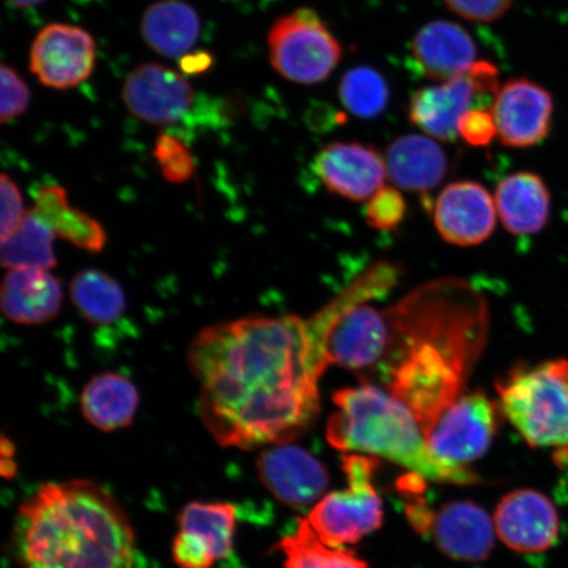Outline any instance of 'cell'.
Returning a JSON list of instances; mask_svg holds the SVG:
<instances>
[{"instance_id": "obj_35", "label": "cell", "mask_w": 568, "mask_h": 568, "mask_svg": "<svg viewBox=\"0 0 568 568\" xmlns=\"http://www.w3.org/2000/svg\"><path fill=\"white\" fill-rule=\"evenodd\" d=\"M497 134L491 111L474 109L465 113L458 123V136L473 146H486Z\"/></svg>"}, {"instance_id": "obj_6", "label": "cell", "mask_w": 568, "mask_h": 568, "mask_svg": "<svg viewBox=\"0 0 568 568\" xmlns=\"http://www.w3.org/2000/svg\"><path fill=\"white\" fill-rule=\"evenodd\" d=\"M376 468L378 462L372 456L354 453L344 456L347 488L325 495L307 517L325 544L343 548L382 527L383 503L374 488Z\"/></svg>"}, {"instance_id": "obj_32", "label": "cell", "mask_w": 568, "mask_h": 568, "mask_svg": "<svg viewBox=\"0 0 568 568\" xmlns=\"http://www.w3.org/2000/svg\"><path fill=\"white\" fill-rule=\"evenodd\" d=\"M0 81H2V111L0 122L7 123L17 119L27 111L31 101V91L26 81L16 70L2 63L0 67Z\"/></svg>"}, {"instance_id": "obj_26", "label": "cell", "mask_w": 568, "mask_h": 568, "mask_svg": "<svg viewBox=\"0 0 568 568\" xmlns=\"http://www.w3.org/2000/svg\"><path fill=\"white\" fill-rule=\"evenodd\" d=\"M70 295L80 314L95 325L115 323L126 310L123 287L101 270L78 273L71 281Z\"/></svg>"}, {"instance_id": "obj_18", "label": "cell", "mask_w": 568, "mask_h": 568, "mask_svg": "<svg viewBox=\"0 0 568 568\" xmlns=\"http://www.w3.org/2000/svg\"><path fill=\"white\" fill-rule=\"evenodd\" d=\"M418 70L435 81H449L477 62V45L464 27L447 20L430 21L412 41Z\"/></svg>"}, {"instance_id": "obj_37", "label": "cell", "mask_w": 568, "mask_h": 568, "mask_svg": "<svg viewBox=\"0 0 568 568\" xmlns=\"http://www.w3.org/2000/svg\"><path fill=\"white\" fill-rule=\"evenodd\" d=\"M212 65V55L209 52L184 54L181 59V69L184 74L196 75L207 71Z\"/></svg>"}, {"instance_id": "obj_20", "label": "cell", "mask_w": 568, "mask_h": 568, "mask_svg": "<svg viewBox=\"0 0 568 568\" xmlns=\"http://www.w3.org/2000/svg\"><path fill=\"white\" fill-rule=\"evenodd\" d=\"M495 204L504 229L520 236L541 232L550 219V191L535 173L504 178L497 184Z\"/></svg>"}, {"instance_id": "obj_39", "label": "cell", "mask_w": 568, "mask_h": 568, "mask_svg": "<svg viewBox=\"0 0 568 568\" xmlns=\"http://www.w3.org/2000/svg\"><path fill=\"white\" fill-rule=\"evenodd\" d=\"M9 2L13 6L23 7V9H30V7L47 2V0H9Z\"/></svg>"}, {"instance_id": "obj_8", "label": "cell", "mask_w": 568, "mask_h": 568, "mask_svg": "<svg viewBox=\"0 0 568 568\" xmlns=\"http://www.w3.org/2000/svg\"><path fill=\"white\" fill-rule=\"evenodd\" d=\"M497 69L491 62L477 61L466 73L436 87L417 90L410 98V122L430 138L453 141L466 112L480 109L481 101L499 91Z\"/></svg>"}, {"instance_id": "obj_5", "label": "cell", "mask_w": 568, "mask_h": 568, "mask_svg": "<svg viewBox=\"0 0 568 568\" xmlns=\"http://www.w3.org/2000/svg\"><path fill=\"white\" fill-rule=\"evenodd\" d=\"M499 408L535 449H554L568 459V359L516 367L496 382Z\"/></svg>"}, {"instance_id": "obj_11", "label": "cell", "mask_w": 568, "mask_h": 568, "mask_svg": "<svg viewBox=\"0 0 568 568\" xmlns=\"http://www.w3.org/2000/svg\"><path fill=\"white\" fill-rule=\"evenodd\" d=\"M257 471L267 491L295 509L315 507L329 486V474L322 462L291 444L274 445L262 452Z\"/></svg>"}, {"instance_id": "obj_14", "label": "cell", "mask_w": 568, "mask_h": 568, "mask_svg": "<svg viewBox=\"0 0 568 568\" xmlns=\"http://www.w3.org/2000/svg\"><path fill=\"white\" fill-rule=\"evenodd\" d=\"M495 529L509 549L542 552L552 548L559 537L558 509L548 496L536 489H516L497 504Z\"/></svg>"}, {"instance_id": "obj_33", "label": "cell", "mask_w": 568, "mask_h": 568, "mask_svg": "<svg viewBox=\"0 0 568 568\" xmlns=\"http://www.w3.org/2000/svg\"><path fill=\"white\" fill-rule=\"evenodd\" d=\"M447 9L474 23H493L506 16L514 0H444Z\"/></svg>"}, {"instance_id": "obj_17", "label": "cell", "mask_w": 568, "mask_h": 568, "mask_svg": "<svg viewBox=\"0 0 568 568\" xmlns=\"http://www.w3.org/2000/svg\"><path fill=\"white\" fill-rule=\"evenodd\" d=\"M429 532L446 557L462 562H480L494 549L491 518L473 501L445 504L433 513Z\"/></svg>"}, {"instance_id": "obj_7", "label": "cell", "mask_w": 568, "mask_h": 568, "mask_svg": "<svg viewBox=\"0 0 568 568\" xmlns=\"http://www.w3.org/2000/svg\"><path fill=\"white\" fill-rule=\"evenodd\" d=\"M270 63L297 84L323 82L337 68L343 47L314 10H296L275 21L267 34Z\"/></svg>"}, {"instance_id": "obj_27", "label": "cell", "mask_w": 568, "mask_h": 568, "mask_svg": "<svg viewBox=\"0 0 568 568\" xmlns=\"http://www.w3.org/2000/svg\"><path fill=\"white\" fill-rule=\"evenodd\" d=\"M54 237L52 226L38 212H27L18 230L2 241V266L52 268L57 264Z\"/></svg>"}, {"instance_id": "obj_10", "label": "cell", "mask_w": 568, "mask_h": 568, "mask_svg": "<svg viewBox=\"0 0 568 568\" xmlns=\"http://www.w3.org/2000/svg\"><path fill=\"white\" fill-rule=\"evenodd\" d=\"M97 45L80 27L49 24L33 41L30 69L47 88L68 90L88 81L94 70Z\"/></svg>"}, {"instance_id": "obj_29", "label": "cell", "mask_w": 568, "mask_h": 568, "mask_svg": "<svg viewBox=\"0 0 568 568\" xmlns=\"http://www.w3.org/2000/svg\"><path fill=\"white\" fill-rule=\"evenodd\" d=\"M338 97L352 115L373 119L386 110L389 101L388 83L378 70L368 67L354 68L341 80Z\"/></svg>"}, {"instance_id": "obj_16", "label": "cell", "mask_w": 568, "mask_h": 568, "mask_svg": "<svg viewBox=\"0 0 568 568\" xmlns=\"http://www.w3.org/2000/svg\"><path fill=\"white\" fill-rule=\"evenodd\" d=\"M496 204L481 184L473 181L450 183L438 195L433 217L447 243L473 246L485 243L496 226Z\"/></svg>"}, {"instance_id": "obj_24", "label": "cell", "mask_w": 568, "mask_h": 568, "mask_svg": "<svg viewBox=\"0 0 568 568\" xmlns=\"http://www.w3.org/2000/svg\"><path fill=\"white\" fill-rule=\"evenodd\" d=\"M34 211L52 226L55 236L91 253L101 252L106 236L103 226L88 213L71 207L67 190L44 184L36 191Z\"/></svg>"}, {"instance_id": "obj_36", "label": "cell", "mask_w": 568, "mask_h": 568, "mask_svg": "<svg viewBox=\"0 0 568 568\" xmlns=\"http://www.w3.org/2000/svg\"><path fill=\"white\" fill-rule=\"evenodd\" d=\"M173 559L180 568H212L217 562L196 538L181 529L174 538Z\"/></svg>"}, {"instance_id": "obj_9", "label": "cell", "mask_w": 568, "mask_h": 568, "mask_svg": "<svg viewBox=\"0 0 568 568\" xmlns=\"http://www.w3.org/2000/svg\"><path fill=\"white\" fill-rule=\"evenodd\" d=\"M497 406L485 393L462 395L425 433L438 459L466 467L485 456L497 429Z\"/></svg>"}, {"instance_id": "obj_15", "label": "cell", "mask_w": 568, "mask_h": 568, "mask_svg": "<svg viewBox=\"0 0 568 568\" xmlns=\"http://www.w3.org/2000/svg\"><path fill=\"white\" fill-rule=\"evenodd\" d=\"M315 173L331 193L359 202L385 187L387 163L359 142H332L317 154Z\"/></svg>"}, {"instance_id": "obj_28", "label": "cell", "mask_w": 568, "mask_h": 568, "mask_svg": "<svg viewBox=\"0 0 568 568\" xmlns=\"http://www.w3.org/2000/svg\"><path fill=\"white\" fill-rule=\"evenodd\" d=\"M275 549L286 557L284 568H368L353 551L325 544L307 518L300 521L294 535L281 539Z\"/></svg>"}, {"instance_id": "obj_21", "label": "cell", "mask_w": 568, "mask_h": 568, "mask_svg": "<svg viewBox=\"0 0 568 568\" xmlns=\"http://www.w3.org/2000/svg\"><path fill=\"white\" fill-rule=\"evenodd\" d=\"M387 173L397 187L422 193L438 186L449 162L443 148L422 134H407L389 145Z\"/></svg>"}, {"instance_id": "obj_22", "label": "cell", "mask_w": 568, "mask_h": 568, "mask_svg": "<svg viewBox=\"0 0 568 568\" xmlns=\"http://www.w3.org/2000/svg\"><path fill=\"white\" fill-rule=\"evenodd\" d=\"M140 404V395L131 379L118 373L95 375L81 395V410L92 426L113 432L130 426Z\"/></svg>"}, {"instance_id": "obj_34", "label": "cell", "mask_w": 568, "mask_h": 568, "mask_svg": "<svg viewBox=\"0 0 568 568\" xmlns=\"http://www.w3.org/2000/svg\"><path fill=\"white\" fill-rule=\"evenodd\" d=\"M0 197H2V216H0V237L2 241L10 237L26 216L23 197L17 183L7 174L0 178Z\"/></svg>"}, {"instance_id": "obj_3", "label": "cell", "mask_w": 568, "mask_h": 568, "mask_svg": "<svg viewBox=\"0 0 568 568\" xmlns=\"http://www.w3.org/2000/svg\"><path fill=\"white\" fill-rule=\"evenodd\" d=\"M23 568H139L130 518L95 481L48 483L21 504L12 535Z\"/></svg>"}, {"instance_id": "obj_31", "label": "cell", "mask_w": 568, "mask_h": 568, "mask_svg": "<svg viewBox=\"0 0 568 568\" xmlns=\"http://www.w3.org/2000/svg\"><path fill=\"white\" fill-rule=\"evenodd\" d=\"M407 204L399 190L383 187L368 199L366 205L367 223L375 230L394 231L406 217Z\"/></svg>"}, {"instance_id": "obj_2", "label": "cell", "mask_w": 568, "mask_h": 568, "mask_svg": "<svg viewBox=\"0 0 568 568\" xmlns=\"http://www.w3.org/2000/svg\"><path fill=\"white\" fill-rule=\"evenodd\" d=\"M387 312L393 339L382 367H387L389 393L426 433L464 395L485 351L487 303L470 283L438 280Z\"/></svg>"}, {"instance_id": "obj_19", "label": "cell", "mask_w": 568, "mask_h": 568, "mask_svg": "<svg viewBox=\"0 0 568 568\" xmlns=\"http://www.w3.org/2000/svg\"><path fill=\"white\" fill-rule=\"evenodd\" d=\"M0 302L3 314L11 322L21 325L44 324L59 315L61 284L45 268H10L4 276Z\"/></svg>"}, {"instance_id": "obj_30", "label": "cell", "mask_w": 568, "mask_h": 568, "mask_svg": "<svg viewBox=\"0 0 568 568\" xmlns=\"http://www.w3.org/2000/svg\"><path fill=\"white\" fill-rule=\"evenodd\" d=\"M154 159L158 160L163 176L169 182L183 183L194 173V160L187 146L172 134H161L154 148Z\"/></svg>"}, {"instance_id": "obj_1", "label": "cell", "mask_w": 568, "mask_h": 568, "mask_svg": "<svg viewBox=\"0 0 568 568\" xmlns=\"http://www.w3.org/2000/svg\"><path fill=\"white\" fill-rule=\"evenodd\" d=\"M202 423L224 447L295 442L320 414V357L307 320L252 316L207 326L190 345Z\"/></svg>"}, {"instance_id": "obj_38", "label": "cell", "mask_w": 568, "mask_h": 568, "mask_svg": "<svg viewBox=\"0 0 568 568\" xmlns=\"http://www.w3.org/2000/svg\"><path fill=\"white\" fill-rule=\"evenodd\" d=\"M13 453H16V449H13V445L9 439L3 438L2 442V473L3 477L6 478H12L13 474L17 471V465L16 462H13Z\"/></svg>"}, {"instance_id": "obj_25", "label": "cell", "mask_w": 568, "mask_h": 568, "mask_svg": "<svg viewBox=\"0 0 568 568\" xmlns=\"http://www.w3.org/2000/svg\"><path fill=\"white\" fill-rule=\"evenodd\" d=\"M180 529L190 532L217 560L232 556L236 536V508L230 503L193 501L178 517Z\"/></svg>"}, {"instance_id": "obj_13", "label": "cell", "mask_w": 568, "mask_h": 568, "mask_svg": "<svg viewBox=\"0 0 568 568\" xmlns=\"http://www.w3.org/2000/svg\"><path fill=\"white\" fill-rule=\"evenodd\" d=\"M122 99L142 122L166 126L186 115L195 94L186 78L160 63H142L126 77Z\"/></svg>"}, {"instance_id": "obj_23", "label": "cell", "mask_w": 568, "mask_h": 568, "mask_svg": "<svg viewBox=\"0 0 568 568\" xmlns=\"http://www.w3.org/2000/svg\"><path fill=\"white\" fill-rule=\"evenodd\" d=\"M141 34L154 52L176 59L195 47L201 36V18L182 0H161L148 7L141 20Z\"/></svg>"}, {"instance_id": "obj_12", "label": "cell", "mask_w": 568, "mask_h": 568, "mask_svg": "<svg viewBox=\"0 0 568 568\" xmlns=\"http://www.w3.org/2000/svg\"><path fill=\"white\" fill-rule=\"evenodd\" d=\"M497 136L509 148H530L549 136L552 97L528 78H515L497 91L491 109Z\"/></svg>"}, {"instance_id": "obj_4", "label": "cell", "mask_w": 568, "mask_h": 568, "mask_svg": "<svg viewBox=\"0 0 568 568\" xmlns=\"http://www.w3.org/2000/svg\"><path fill=\"white\" fill-rule=\"evenodd\" d=\"M333 403L337 410L326 425V439L335 449L382 457L433 481L473 485L479 480L470 468L438 459L414 414L385 389L364 383L337 390Z\"/></svg>"}]
</instances>
